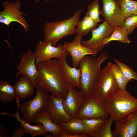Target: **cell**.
I'll use <instances>...</instances> for the list:
<instances>
[{
  "instance_id": "cell-5",
  "label": "cell",
  "mask_w": 137,
  "mask_h": 137,
  "mask_svg": "<svg viewBox=\"0 0 137 137\" xmlns=\"http://www.w3.org/2000/svg\"><path fill=\"white\" fill-rule=\"evenodd\" d=\"M36 92L33 99L18 105L22 115V119L31 124L35 115L47 109V105L50 96L48 92L38 85Z\"/></svg>"
},
{
  "instance_id": "cell-8",
  "label": "cell",
  "mask_w": 137,
  "mask_h": 137,
  "mask_svg": "<svg viewBox=\"0 0 137 137\" xmlns=\"http://www.w3.org/2000/svg\"><path fill=\"white\" fill-rule=\"evenodd\" d=\"M4 10L0 12V23L4 24L8 27L13 22L20 24L24 28L25 32L30 29V25L26 19L22 15H27L20 11L21 3L19 0H16L14 3L7 1L2 4Z\"/></svg>"
},
{
  "instance_id": "cell-35",
  "label": "cell",
  "mask_w": 137,
  "mask_h": 137,
  "mask_svg": "<svg viewBox=\"0 0 137 137\" xmlns=\"http://www.w3.org/2000/svg\"><path fill=\"white\" fill-rule=\"evenodd\" d=\"M42 0H35V2L36 3H38L39 2H40ZM45 2H47L48 1V0H45ZM52 1H54L55 0H51Z\"/></svg>"
},
{
  "instance_id": "cell-14",
  "label": "cell",
  "mask_w": 137,
  "mask_h": 137,
  "mask_svg": "<svg viewBox=\"0 0 137 137\" xmlns=\"http://www.w3.org/2000/svg\"><path fill=\"white\" fill-rule=\"evenodd\" d=\"M36 58L34 53L30 49L27 53L23 54L17 67L18 71L16 75L17 77L21 75L27 77L33 83L36 88L38 86L36 80L38 71L35 63Z\"/></svg>"
},
{
  "instance_id": "cell-29",
  "label": "cell",
  "mask_w": 137,
  "mask_h": 137,
  "mask_svg": "<svg viewBox=\"0 0 137 137\" xmlns=\"http://www.w3.org/2000/svg\"><path fill=\"white\" fill-rule=\"evenodd\" d=\"M113 69L119 89L123 90H126V85L130 80L124 76L116 64H113Z\"/></svg>"
},
{
  "instance_id": "cell-24",
  "label": "cell",
  "mask_w": 137,
  "mask_h": 137,
  "mask_svg": "<svg viewBox=\"0 0 137 137\" xmlns=\"http://www.w3.org/2000/svg\"><path fill=\"white\" fill-rule=\"evenodd\" d=\"M114 32L108 37L105 38L103 41L102 46H104L113 41H117L123 43H129L130 41L128 36L127 30L123 27H114Z\"/></svg>"
},
{
  "instance_id": "cell-22",
  "label": "cell",
  "mask_w": 137,
  "mask_h": 137,
  "mask_svg": "<svg viewBox=\"0 0 137 137\" xmlns=\"http://www.w3.org/2000/svg\"><path fill=\"white\" fill-rule=\"evenodd\" d=\"M16 97L14 85L7 81H0V100L2 102L8 104L11 102Z\"/></svg>"
},
{
  "instance_id": "cell-20",
  "label": "cell",
  "mask_w": 137,
  "mask_h": 137,
  "mask_svg": "<svg viewBox=\"0 0 137 137\" xmlns=\"http://www.w3.org/2000/svg\"><path fill=\"white\" fill-rule=\"evenodd\" d=\"M19 108L18 107L17 113L14 115L11 114L4 112H1L0 114L2 115L11 116L15 117L21 125L26 133L29 134L32 137L40 135H44L45 136L48 134L47 132L42 124L39 123L35 125H32L21 119L19 115Z\"/></svg>"
},
{
  "instance_id": "cell-19",
  "label": "cell",
  "mask_w": 137,
  "mask_h": 137,
  "mask_svg": "<svg viewBox=\"0 0 137 137\" xmlns=\"http://www.w3.org/2000/svg\"><path fill=\"white\" fill-rule=\"evenodd\" d=\"M15 89L16 102L18 105L21 99L29 97L34 93L36 86L32 81L27 77H21L17 82L14 85Z\"/></svg>"
},
{
  "instance_id": "cell-1",
  "label": "cell",
  "mask_w": 137,
  "mask_h": 137,
  "mask_svg": "<svg viewBox=\"0 0 137 137\" xmlns=\"http://www.w3.org/2000/svg\"><path fill=\"white\" fill-rule=\"evenodd\" d=\"M35 63L38 71L36 80L37 85L57 97H65L68 91L63 80V72L57 59L53 58Z\"/></svg>"
},
{
  "instance_id": "cell-9",
  "label": "cell",
  "mask_w": 137,
  "mask_h": 137,
  "mask_svg": "<svg viewBox=\"0 0 137 137\" xmlns=\"http://www.w3.org/2000/svg\"><path fill=\"white\" fill-rule=\"evenodd\" d=\"M34 54L36 57L35 62H44L52 58H61L69 54L63 45L53 46L50 42L40 41L36 47Z\"/></svg>"
},
{
  "instance_id": "cell-33",
  "label": "cell",
  "mask_w": 137,
  "mask_h": 137,
  "mask_svg": "<svg viewBox=\"0 0 137 137\" xmlns=\"http://www.w3.org/2000/svg\"><path fill=\"white\" fill-rule=\"evenodd\" d=\"M87 134H85L82 135H77L70 134L65 131H64L61 135L60 137H88Z\"/></svg>"
},
{
  "instance_id": "cell-13",
  "label": "cell",
  "mask_w": 137,
  "mask_h": 137,
  "mask_svg": "<svg viewBox=\"0 0 137 137\" xmlns=\"http://www.w3.org/2000/svg\"><path fill=\"white\" fill-rule=\"evenodd\" d=\"M115 122L113 137H137V110Z\"/></svg>"
},
{
  "instance_id": "cell-32",
  "label": "cell",
  "mask_w": 137,
  "mask_h": 137,
  "mask_svg": "<svg viewBox=\"0 0 137 137\" xmlns=\"http://www.w3.org/2000/svg\"><path fill=\"white\" fill-rule=\"evenodd\" d=\"M26 133L21 125L20 124L17 127H15L13 134L11 137H21Z\"/></svg>"
},
{
  "instance_id": "cell-21",
  "label": "cell",
  "mask_w": 137,
  "mask_h": 137,
  "mask_svg": "<svg viewBox=\"0 0 137 137\" xmlns=\"http://www.w3.org/2000/svg\"><path fill=\"white\" fill-rule=\"evenodd\" d=\"M60 125L64 131L68 133L77 135L87 134L81 119L76 117L72 118L69 121Z\"/></svg>"
},
{
  "instance_id": "cell-34",
  "label": "cell",
  "mask_w": 137,
  "mask_h": 137,
  "mask_svg": "<svg viewBox=\"0 0 137 137\" xmlns=\"http://www.w3.org/2000/svg\"><path fill=\"white\" fill-rule=\"evenodd\" d=\"M10 135L9 132L3 126L0 125V137H9Z\"/></svg>"
},
{
  "instance_id": "cell-25",
  "label": "cell",
  "mask_w": 137,
  "mask_h": 137,
  "mask_svg": "<svg viewBox=\"0 0 137 137\" xmlns=\"http://www.w3.org/2000/svg\"><path fill=\"white\" fill-rule=\"evenodd\" d=\"M97 25V23L86 14L83 19L78 22L76 28V34L83 36L85 35L90 31L96 28Z\"/></svg>"
},
{
  "instance_id": "cell-23",
  "label": "cell",
  "mask_w": 137,
  "mask_h": 137,
  "mask_svg": "<svg viewBox=\"0 0 137 137\" xmlns=\"http://www.w3.org/2000/svg\"><path fill=\"white\" fill-rule=\"evenodd\" d=\"M108 118L81 119L88 137L92 136L99 130Z\"/></svg>"
},
{
  "instance_id": "cell-17",
  "label": "cell",
  "mask_w": 137,
  "mask_h": 137,
  "mask_svg": "<svg viewBox=\"0 0 137 137\" xmlns=\"http://www.w3.org/2000/svg\"><path fill=\"white\" fill-rule=\"evenodd\" d=\"M67 56H64L57 59L63 72L64 81L65 84L73 88H80L81 70L80 68L77 69L70 66L66 61Z\"/></svg>"
},
{
  "instance_id": "cell-4",
  "label": "cell",
  "mask_w": 137,
  "mask_h": 137,
  "mask_svg": "<svg viewBox=\"0 0 137 137\" xmlns=\"http://www.w3.org/2000/svg\"><path fill=\"white\" fill-rule=\"evenodd\" d=\"M82 10L78 9L68 19L45 23L43 28V41L50 42L53 46H55L64 37L76 34L75 27L79 21Z\"/></svg>"
},
{
  "instance_id": "cell-7",
  "label": "cell",
  "mask_w": 137,
  "mask_h": 137,
  "mask_svg": "<svg viewBox=\"0 0 137 137\" xmlns=\"http://www.w3.org/2000/svg\"><path fill=\"white\" fill-rule=\"evenodd\" d=\"M103 102L92 94L85 96L76 117L80 119L108 118Z\"/></svg>"
},
{
  "instance_id": "cell-15",
  "label": "cell",
  "mask_w": 137,
  "mask_h": 137,
  "mask_svg": "<svg viewBox=\"0 0 137 137\" xmlns=\"http://www.w3.org/2000/svg\"><path fill=\"white\" fill-rule=\"evenodd\" d=\"M65 85L68 91L66 96L62 98L64 109L72 118H76L85 96L82 92L76 91L67 84Z\"/></svg>"
},
{
  "instance_id": "cell-18",
  "label": "cell",
  "mask_w": 137,
  "mask_h": 137,
  "mask_svg": "<svg viewBox=\"0 0 137 137\" xmlns=\"http://www.w3.org/2000/svg\"><path fill=\"white\" fill-rule=\"evenodd\" d=\"M32 122L37 124L41 123L47 132L52 135H45L47 137H60L64 131L61 126L54 122L49 116L48 111L46 110L36 114L34 117Z\"/></svg>"
},
{
  "instance_id": "cell-11",
  "label": "cell",
  "mask_w": 137,
  "mask_h": 137,
  "mask_svg": "<svg viewBox=\"0 0 137 137\" xmlns=\"http://www.w3.org/2000/svg\"><path fill=\"white\" fill-rule=\"evenodd\" d=\"M115 27L105 21L98 25L97 28L91 31L92 36L89 40H83L81 45L92 50L99 52L103 48L102 43L105 38L110 36L114 31Z\"/></svg>"
},
{
  "instance_id": "cell-28",
  "label": "cell",
  "mask_w": 137,
  "mask_h": 137,
  "mask_svg": "<svg viewBox=\"0 0 137 137\" xmlns=\"http://www.w3.org/2000/svg\"><path fill=\"white\" fill-rule=\"evenodd\" d=\"M99 1L94 0L88 6L86 13L93 21L97 23L101 21L99 17Z\"/></svg>"
},
{
  "instance_id": "cell-26",
  "label": "cell",
  "mask_w": 137,
  "mask_h": 137,
  "mask_svg": "<svg viewBox=\"0 0 137 137\" xmlns=\"http://www.w3.org/2000/svg\"><path fill=\"white\" fill-rule=\"evenodd\" d=\"M121 14L126 18L137 15V1L119 0Z\"/></svg>"
},
{
  "instance_id": "cell-12",
  "label": "cell",
  "mask_w": 137,
  "mask_h": 137,
  "mask_svg": "<svg viewBox=\"0 0 137 137\" xmlns=\"http://www.w3.org/2000/svg\"><path fill=\"white\" fill-rule=\"evenodd\" d=\"M82 36L81 35H76L72 41L65 42L63 45L71 57L73 67L76 68L79 66L80 61L85 56L91 55L95 57L98 53L97 52L81 45Z\"/></svg>"
},
{
  "instance_id": "cell-2",
  "label": "cell",
  "mask_w": 137,
  "mask_h": 137,
  "mask_svg": "<svg viewBox=\"0 0 137 137\" xmlns=\"http://www.w3.org/2000/svg\"><path fill=\"white\" fill-rule=\"evenodd\" d=\"M108 57L107 53L104 52L96 58L86 55L80 61V88L85 96L93 93L100 74V65Z\"/></svg>"
},
{
  "instance_id": "cell-6",
  "label": "cell",
  "mask_w": 137,
  "mask_h": 137,
  "mask_svg": "<svg viewBox=\"0 0 137 137\" xmlns=\"http://www.w3.org/2000/svg\"><path fill=\"white\" fill-rule=\"evenodd\" d=\"M113 64L109 63L101 70L93 93L103 102L119 89L113 71Z\"/></svg>"
},
{
  "instance_id": "cell-27",
  "label": "cell",
  "mask_w": 137,
  "mask_h": 137,
  "mask_svg": "<svg viewBox=\"0 0 137 137\" xmlns=\"http://www.w3.org/2000/svg\"><path fill=\"white\" fill-rule=\"evenodd\" d=\"M114 120L110 116L97 132L92 137H113L111 127Z\"/></svg>"
},
{
  "instance_id": "cell-16",
  "label": "cell",
  "mask_w": 137,
  "mask_h": 137,
  "mask_svg": "<svg viewBox=\"0 0 137 137\" xmlns=\"http://www.w3.org/2000/svg\"><path fill=\"white\" fill-rule=\"evenodd\" d=\"M62 98L52 95L47 105V109L50 118L54 122L59 125L69 121L72 118L64 109Z\"/></svg>"
},
{
  "instance_id": "cell-3",
  "label": "cell",
  "mask_w": 137,
  "mask_h": 137,
  "mask_svg": "<svg viewBox=\"0 0 137 137\" xmlns=\"http://www.w3.org/2000/svg\"><path fill=\"white\" fill-rule=\"evenodd\" d=\"M103 103L109 115L115 121L137 110V98L126 90L119 89Z\"/></svg>"
},
{
  "instance_id": "cell-30",
  "label": "cell",
  "mask_w": 137,
  "mask_h": 137,
  "mask_svg": "<svg viewBox=\"0 0 137 137\" xmlns=\"http://www.w3.org/2000/svg\"><path fill=\"white\" fill-rule=\"evenodd\" d=\"M114 61L126 78L129 80L134 79L137 81V73L130 66L121 62L118 59H115Z\"/></svg>"
},
{
  "instance_id": "cell-31",
  "label": "cell",
  "mask_w": 137,
  "mask_h": 137,
  "mask_svg": "<svg viewBox=\"0 0 137 137\" xmlns=\"http://www.w3.org/2000/svg\"><path fill=\"white\" fill-rule=\"evenodd\" d=\"M122 27L127 30L128 36L132 33L137 27V15L125 18Z\"/></svg>"
},
{
  "instance_id": "cell-10",
  "label": "cell",
  "mask_w": 137,
  "mask_h": 137,
  "mask_svg": "<svg viewBox=\"0 0 137 137\" xmlns=\"http://www.w3.org/2000/svg\"><path fill=\"white\" fill-rule=\"evenodd\" d=\"M102 6L100 14L110 25L122 27L125 18L121 12L119 0H101Z\"/></svg>"
}]
</instances>
